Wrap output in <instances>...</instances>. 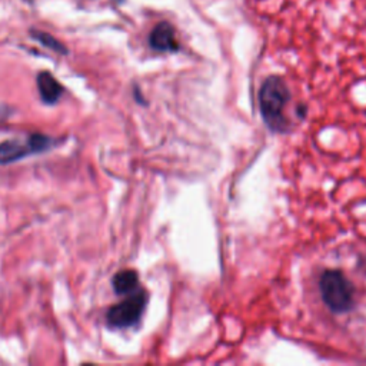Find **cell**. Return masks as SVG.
Here are the masks:
<instances>
[{
  "label": "cell",
  "mask_w": 366,
  "mask_h": 366,
  "mask_svg": "<svg viewBox=\"0 0 366 366\" xmlns=\"http://www.w3.org/2000/svg\"><path fill=\"white\" fill-rule=\"evenodd\" d=\"M116 2H122V0H116Z\"/></svg>",
  "instance_id": "obj_9"
},
{
  "label": "cell",
  "mask_w": 366,
  "mask_h": 366,
  "mask_svg": "<svg viewBox=\"0 0 366 366\" xmlns=\"http://www.w3.org/2000/svg\"><path fill=\"white\" fill-rule=\"evenodd\" d=\"M319 289L326 307L335 314H345L353 308L355 289L343 272L325 271L319 281Z\"/></svg>",
  "instance_id": "obj_2"
},
{
  "label": "cell",
  "mask_w": 366,
  "mask_h": 366,
  "mask_svg": "<svg viewBox=\"0 0 366 366\" xmlns=\"http://www.w3.org/2000/svg\"><path fill=\"white\" fill-rule=\"evenodd\" d=\"M33 36H35L39 42H42L43 45H46L47 47H50V49H53V50L62 52V53H65V52H66V49L64 47V45H62V43H59L56 39H53V37H52L50 35H47V33L33 32Z\"/></svg>",
  "instance_id": "obj_8"
},
{
  "label": "cell",
  "mask_w": 366,
  "mask_h": 366,
  "mask_svg": "<svg viewBox=\"0 0 366 366\" xmlns=\"http://www.w3.org/2000/svg\"><path fill=\"white\" fill-rule=\"evenodd\" d=\"M138 283H139L138 272L132 271V269L120 271L113 278V288H114L116 293H119V295H126V293L134 292L136 289Z\"/></svg>",
  "instance_id": "obj_7"
},
{
  "label": "cell",
  "mask_w": 366,
  "mask_h": 366,
  "mask_svg": "<svg viewBox=\"0 0 366 366\" xmlns=\"http://www.w3.org/2000/svg\"><path fill=\"white\" fill-rule=\"evenodd\" d=\"M46 146H47V138L45 136H32L28 146H23L22 143H18V142H5L0 145V163L15 162L30 152L43 150Z\"/></svg>",
  "instance_id": "obj_4"
},
{
  "label": "cell",
  "mask_w": 366,
  "mask_h": 366,
  "mask_svg": "<svg viewBox=\"0 0 366 366\" xmlns=\"http://www.w3.org/2000/svg\"><path fill=\"white\" fill-rule=\"evenodd\" d=\"M290 100V92L279 76H269L259 90V110L266 126L276 134L289 131L285 109Z\"/></svg>",
  "instance_id": "obj_1"
},
{
  "label": "cell",
  "mask_w": 366,
  "mask_h": 366,
  "mask_svg": "<svg viewBox=\"0 0 366 366\" xmlns=\"http://www.w3.org/2000/svg\"><path fill=\"white\" fill-rule=\"evenodd\" d=\"M148 303V293L145 290H138L128 299L114 305L107 312V324L113 328H129L135 325Z\"/></svg>",
  "instance_id": "obj_3"
},
{
  "label": "cell",
  "mask_w": 366,
  "mask_h": 366,
  "mask_svg": "<svg viewBox=\"0 0 366 366\" xmlns=\"http://www.w3.org/2000/svg\"><path fill=\"white\" fill-rule=\"evenodd\" d=\"M37 88H39V92H40V96L42 99L46 102V103H54L60 95H62L64 92V88L62 85H60L50 73L47 72H42L39 76H37Z\"/></svg>",
  "instance_id": "obj_6"
},
{
  "label": "cell",
  "mask_w": 366,
  "mask_h": 366,
  "mask_svg": "<svg viewBox=\"0 0 366 366\" xmlns=\"http://www.w3.org/2000/svg\"><path fill=\"white\" fill-rule=\"evenodd\" d=\"M149 43L152 49L158 52H176L179 50V43L176 40L175 28L167 22H160L155 26L149 36Z\"/></svg>",
  "instance_id": "obj_5"
}]
</instances>
